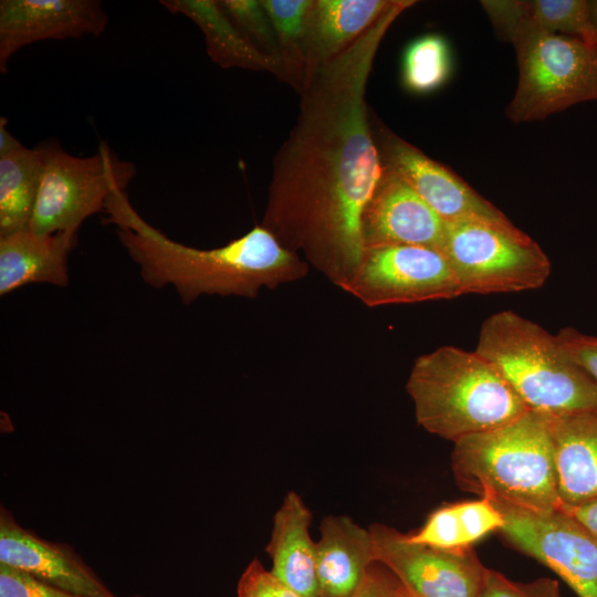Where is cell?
<instances>
[{"instance_id":"cell-10","label":"cell","mask_w":597,"mask_h":597,"mask_svg":"<svg viewBox=\"0 0 597 597\" xmlns=\"http://www.w3.org/2000/svg\"><path fill=\"white\" fill-rule=\"evenodd\" d=\"M500 532L525 554L559 575L578 597H597V536L562 509L532 512L496 506Z\"/></svg>"},{"instance_id":"cell-15","label":"cell","mask_w":597,"mask_h":597,"mask_svg":"<svg viewBox=\"0 0 597 597\" xmlns=\"http://www.w3.org/2000/svg\"><path fill=\"white\" fill-rule=\"evenodd\" d=\"M444 221L392 169L383 172L362 219L364 250L386 245L439 249Z\"/></svg>"},{"instance_id":"cell-9","label":"cell","mask_w":597,"mask_h":597,"mask_svg":"<svg viewBox=\"0 0 597 597\" xmlns=\"http://www.w3.org/2000/svg\"><path fill=\"white\" fill-rule=\"evenodd\" d=\"M341 289L369 307L463 295L442 251L420 245L365 249L353 276Z\"/></svg>"},{"instance_id":"cell-30","label":"cell","mask_w":597,"mask_h":597,"mask_svg":"<svg viewBox=\"0 0 597 597\" xmlns=\"http://www.w3.org/2000/svg\"><path fill=\"white\" fill-rule=\"evenodd\" d=\"M237 597H303L277 580L258 558L250 562L237 585Z\"/></svg>"},{"instance_id":"cell-27","label":"cell","mask_w":597,"mask_h":597,"mask_svg":"<svg viewBox=\"0 0 597 597\" xmlns=\"http://www.w3.org/2000/svg\"><path fill=\"white\" fill-rule=\"evenodd\" d=\"M218 3L243 35L281 67L275 33L261 0H220Z\"/></svg>"},{"instance_id":"cell-17","label":"cell","mask_w":597,"mask_h":597,"mask_svg":"<svg viewBox=\"0 0 597 597\" xmlns=\"http://www.w3.org/2000/svg\"><path fill=\"white\" fill-rule=\"evenodd\" d=\"M312 512L298 493L290 491L274 514L265 547L272 575L303 597H318L316 542L310 534Z\"/></svg>"},{"instance_id":"cell-19","label":"cell","mask_w":597,"mask_h":597,"mask_svg":"<svg viewBox=\"0 0 597 597\" xmlns=\"http://www.w3.org/2000/svg\"><path fill=\"white\" fill-rule=\"evenodd\" d=\"M561 506L597 499V412L551 418Z\"/></svg>"},{"instance_id":"cell-22","label":"cell","mask_w":597,"mask_h":597,"mask_svg":"<svg viewBox=\"0 0 597 597\" xmlns=\"http://www.w3.org/2000/svg\"><path fill=\"white\" fill-rule=\"evenodd\" d=\"M504 525L503 513L485 498L444 505L433 511L425 524L407 534L410 542L459 551Z\"/></svg>"},{"instance_id":"cell-6","label":"cell","mask_w":597,"mask_h":597,"mask_svg":"<svg viewBox=\"0 0 597 597\" xmlns=\"http://www.w3.org/2000/svg\"><path fill=\"white\" fill-rule=\"evenodd\" d=\"M475 352L528 410L551 418L597 412V383L537 323L513 311L494 313L481 326Z\"/></svg>"},{"instance_id":"cell-35","label":"cell","mask_w":597,"mask_h":597,"mask_svg":"<svg viewBox=\"0 0 597 597\" xmlns=\"http://www.w3.org/2000/svg\"><path fill=\"white\" fill-rule=\"evenodd\" d=\"M589 14L595 38V44L597 46V0L589 1Z\"/></svg>"},{"instance_id":"cell-18","label":"cell","mask_w":597,"mask_h":597,"mask_svg":"<svg viewBox=\"0 0 597 597\" xmlns=\"http://www.w3.org/2000/svg\"><path fill=\"white\" fill-rule=\"evenodd\" d=\"M395 1L313 0L306 21L305 86L323 65L348 49Z\"/></svg>"},{"instance_id":"cell-24","label":"cell","mask_w":597,"mask_h":597,"mask_svg":"<svg viewBox=\"0 0 597 597\" xmlns=\"http://www.w3.org/2000/svg\"><path fill=\"white\" fill-rule=\"evenodd\" d=\"M313 0H261L272 23L286 82L301 94L306 81L305 34Z\"/></svg>"},{"instance_id":"cell-23","label":"cell","mask_w":597,"mask_h":597,"mask_svg":"<svg viewBox=\"0 0 597 597\" xmlns=\"http://www.w3.org/2000/svg\"><path fill=\"white\" fill-rule=\"evenodd\" d=\"M42 168L39 147L0 156V237L29 230Z\"/></svg>"},{"instance_id":"cell-4","label":"cell","mask_w":597,"mask_h":597,"mask_svg":"<svg viewBox=\"0 0 597 597\" xmlns=\"http://www.w3.org/2000/svg\"><path fill=\"white\" fill-rule=\"evenodd\" d=\"M453 443L451 467L461 489L495 506L532 512L561 509L551 417L530 410L507 425Z\"/></svg>"},{"instance_id":"cell-33","label":"cell","mask_w":597,"mask_h":597,"mask_svg":"<svg viewBox=\"0 0 597 597\" xmlns=\"http://www.w3.org/2000/svg\"><path fill=\"white\" fill-rule=\"evenodd\" d=\"M561 509L597 536V499L574 506H561Z\"/></svg>"},{"instance_id":"cell-8","label":"cell","mask_w":597,"mask_h":597,"mask_svg":"<svg viewBox=\"0 0 597 597\" xmlns=\"http://www.w3.org/2000/svg\"><path fill=\"white\" fill-rule=\"evenodd\" d=\"M38 147L43 168L29 228L38 234L77 231L90 216L105 211L113 192L126 191L136 174L107 145L87 157L73 156L57 144Z\"/></svg>"},{"instance_id":"cell-1","label":"cell","mask_w":597,"mask_h":597,"mask_svg":"<svg viewBox=\"0 0 597 597\" xmlns=\"http://www.w3.org/2000/svg\"><path fill=\"white\" fill-rule=\"evenodd\" d=\"M413 3L396 0L313 75L273 159L261 226L339 289L363 256L362 219L383 172L366 103L368 77L387 30Z\"/></svg>"},{"instance_id":"cell-26","label":"cell","mask_w":597,"mask_h":597,"mask_svg":"<svg viewBox=\"0 0 597 597\" xmlns=\"http://www.w3.org/2000/svg\"><path fill=\"white\" fill-rule=\"evenodd\" d=\"M525 18L536 28L595 44L587 0L522 1Z\"/></svg>"},{"instance_id":"cell-37","label":"cell","mask_w":597,"mask_h":597,"mask_svg":"<svg viewBox=\"0 0 597 597\" xmlns=\"http://www.w3.org/2000/svg\"><path fill=\"white\" fill-rule=\"evenodd\" d=\"M130 597H146V596H143V595H134V596H130Z\"/></svg>"},{"instance_id":"cell-20","label":"cell","mask_w":597,"mask_h":597,"mask_svg":"<svg viewBox=\"0 0 597 597\" xmlns=\"http://www.w3.org/2000/svg\"><path fill=\"white\" fill-rule=\"evenodd\" d=\"M77 231L38 234L24 230L0 237V295L30 283L66 286L67 258Z\"/></svg>"},{"instance_id":"cell-25","label":"cell","mask_w":597,"mask_h":597,"mask_svg":"<svg viewBox=\"0 0 597 597\" xmlns=\"http://www.w3.org/2000/svg\"><path fill=\"white\" fill-rule=\"evenodd\" d=\"M451 67L447 41L438 34H427L407 46L401 64V81L407 91L428 94L447 82Z\"/></svg>"},{"instance_id":"cell-3","label":"cell","mask_w":597,"mask_h":597,"mask_svg":"<svg viewBox=\"0 0 597 597\" xmlns=\"http://www.w3.org/2000/svg\"><path fill=\"white\" fill-rule=\"evenodd\" d=\"M406 390L418 425L453 442L530 411L490 362L475 350L454 346L417 357Z\"/></svg>"},{"instance_id":"cell-7","label":"cell","mask_w":597,"mask_h":597,"mask_svg":"<svg viewBox=\"0 0 597 597\" xmlns=\"http://www.w3.org/2000/svg\"><path fill=\"white\" fill-rule=\"evenodd\" d=\"M439 250L449 260L463 294H493L542 287L551 262L525 232L484 222H444Z\"/></svg>"},{"instance_id":"cell-29","label":"cell","mask_w":597,"mask_h":597,"mask_svg":"<svg viewBox=\"0 0 597 597\" xmlns=\"http://www.w3.org/2000/svg\"><path fill=\"white\" fill-rule=\"evenodd\" d=\"M0 597H80L27 572L0 564Z\"/></svg>"},{"instance_id":"cell-5","label":"cell","mask_w":597,"mask_h":597,"mask_svg":"<svg viewBox=\"0 0 597 597\" xmlns=\"http://www.w3.org/2000/svg\"><path fill=\"white\" fill-rule=\"evenodd\" d=\"M495 30L516 51L519 82L506 108L513 123L541 121L575 104L597 101V46L533 25L522 1L482 3Z\"/></svg>"},{"instance_id":"cell-36","label":"cell","mask_w":597,"mask_h":597,"mask_svg":"<svg viewBox=\"0 0 597 597\" xmlns=\"http://www.w3.org/2000/svg\"><path fill=\"white\" fill-rule=\"evenodd\" d=\"M405 587V586H404ZM406 591H407V595L408 597H418L417 595H415L412 591H410L407 587H405Z\"/></svg>"},{"instance_id":"cell-28","label":"cell","mask_w":597,"mask_h":597,"mask_svg":"<svg viewBox=\"0 0 597 597\" xmlns=\"http://www.w3.org/2000/svg\"><path fill=\"white\" fill-rule=\"evenodd\" d=\"M480 597H559V586L552 578L519 583L488 568Z\"/></svg>"},{"instance_id":"cell-21","label":"cell","mask_w":597,"mask_h":597,"mask_svg":"<svg viewBox=\"0 0 597 597\" xmlns=\"http://www.w3.org/2000/svg\"><path fill=\"white\" fill-rule=\"evenodd\" d=\"M171 13L182 14L201 30L209 57L222 69L269 72L281 80L280 65L258 50L214 0H164Z\"/></svg>"},{"instance_id":"cell-16","label":"cell","mask_w":597,"mask_h":597,"mask_svg":"<svg viewBox=\"0 0 597 597\" xmlns=\"http://www.w3.org/2000/svg\"><path fill=\"white\" fill-rule=\"evenodd\" d=\"M316 542L318 597H349L376 562L371 533L346 515L322 520Z\"/></svg>"},{"instance_id":"cell-2","label":"cell","mask_w":597,"mask_h":597,"mask_svg":"<svg viewBox=\"0 0 597 597\" xmlns=\"http://www.w3.org/2000/svg\"><path fill=\"white\" fill-rule=\"evenodd\" d=\"M104 212L144 281L157 289L174 285L185 304L203 294L255 298L262 287L272 290L308 273L307 262L262 226L222 247L197 249L171 240L145 221L126 191L113 192Z\"/></svg>"},{"instance_id":"cell-13","label":"cell","mask_w":597,"mask_h":597,"mask_svg":"<svg viewBox=\"0 0 597 597\" xmlns=\"http://www.w3.org/2000/svg\"><path fill=\"white\" fill-rule=\"evenodd\" d=\"M108 17L97 0H1L0 71L20 49L43 40L101 35Z\"/></svg>"},{"instance_id":"cell-11","label":"cell","mask_w":597,"mask_h":597,"mask_svg":"<svg viewBox=\"0 0 597 597\" xmlns=\"http://www.w3.org/2000/svg\"><path fill=\"white\" fill-rule=\"evenodd\" d=\"M376 562L418 597H480L486 567L468 549L448 551L410 542L381 523L369 526Z\"/></svg>"},{"instance_id":"cell-32","label":"cell","mask_w":597,"mask_h":597,"mask_svg":"<svg viewBox=\"0 0 597 597\" xmlns=\"http://www.w3.org/2000/svg\"><path fill=\"white\" fill-rule=\"evenodd\" d=\"M349 597H408L404 585L383 564L375 562Z\"/></svg>"},{"instance_id":"cell-12","label":"cell","mask_w":597,"mask_h":597,"mask_svg":"<svg viewBox=\"0 0 597 597\" xmlns=\"http://www.w3.org/2000/svg\"><path fill=\"white\" fill-rule=\"evenodd\" d=\"M383 165L397 172L444 221L514 230L510 219L463 179L384 126H374Z\"/></svg>"},{"instance_id":"cell-14","label":"cell","mask_w":597,"mask_h":597,"mask_svg":"<svg viewBox=\"0 0 597 597\" xmlns=\"http://www.w3.org/2000/svg\"><path fill=\"white\" fill-rule=\"evenodd\" d=\"M0 564L80 597H116L67 543L48 541L20 525L0 506Z\"/></svg>"},{"instance_id":"cell-31","label":"cell","mask_w":597,"mask_h":597,"mask_svg":"<svg viewBox=\"0 0 597 597\" xmlns=\"http://www.w3.org/2000/svg\"><path fill=\"white\" fill-rule=\"evenodd\" d=\"M556 336L567 355L597 383V336L574 327H565Z\"/></svg>"},{"instance_id":"cell-34","label":"cell","mask_w":597,"mask_h":597,"mask_svg":"<svg viewBox=\"0 0 597 597\" xmlns=\"http://www.w3.org/2000/svg\"><path fill=\"white\" fill-rule=\"evenodd\" d=\"M6 118L0 119V156L12 153L23 146L15 137L7 129Z\"/></svg>"}]
</instances>
